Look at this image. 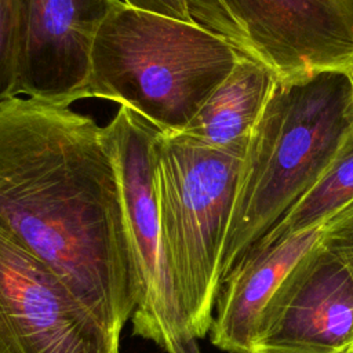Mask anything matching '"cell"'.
<instances>
[{"label": "cell", "instance_id": "6da1fadb", "mask_svg": "<svg viewBox=\"0 0 353 353\" xmlns=\"http://www.w3.org/2000/svg\"><path fill=\"white\" fill-rule=\"evenodd\" d=\"M0 225L120 338L135 290L106 125L30 97L1 103Z\"/></svg>", "mask_w": 353, "mask_h": 353}, {"label": "cell", "instance_id": "7a4b0ae2", "mask_svg": "<svg viewBox=\"0 0 353 353\" xmlns=\"http://www.w3.org/2000/svg\"><path fill=\"white\" fill-rule=\"evenodd\" d=\"M352 102L347 72L274 81L244 152L223 279L323 176L353 131Z\"/></svg>", "mask_w": 353, "mask_h": 353}, {"label": "cell", "instance_id": "3957f363", "mask_svg": "<svg viewBox=\"0 0 353 353\" xmlns=\"http://www.w3.org/2000/svg\"><path fill=\"white\" fill-rule=\"evenodd\" d=\"M239 55L196 23L121 1L95 36L84 98L117 102L160 132L181 134Z\"/></svg>", "mask_w": 353, "mask_h": 353}, {"label": "cell", "instance_id": "277c9868", "mask_svg": "<svg viewBox=\"0 0 353 353\" xmlns=\"http://www.w3.org/2000/svg\"><path fill=\"white\" fill-rule=\"evenodd\" d=\"M244 152L160 131L154 141L163 241L188 325L197 339L210 332L214 319Z\"/></svg>", "mask_w": 353, "mask_h": 353}, {"label": "cell", "instance_id": "5b68a950", "mask_svg": "<svg viewBox=\"0 0 353 353\" xmlns=\"http://www.w3.org/2000/svg\"><path fill=\"white\" fill-rule=\"evenodd\" d=\"M189 14L279 81L353 68V0H189Z\"/></svg>", "mask_w": 353, "mask_h": 353}, {"label": "cell", "instance_id": "8992f818", "mask_svg": "<svg viewBox=\"0 0 353 353\" xmlns=\"http://www.w3.org/2000/svg\"><path fill=\"white\" fill-rule=\"evenodd\" d=\"M106 128L120 174L134 274L132 332L164 353H201L188 325L163 241L153 170L159 130L125 106L119 108Z\"/></svg>", "mask_w": 353, "mask_h": 353}, {"label": "cell", "instance_id": "52a82bcc", "mask_svg": "<svg viewBox=\"0 0 353 353\" xmlns=\"http://www.w3.org/2000/svg\"><path fill=\"white\" fill-rule=\"evenodd\" d=\"M119 341L0 225V353H119Z\"/></svg>", "mask_w": 353, "mask_h": 353}, {"label": "cell", "instance_id": "ba28073f", "mask_svg": "<svg viewBox=\"0 0 353 353\" xmlns=\"http://www.w3.org/2000/svg\"><path fill=\"white\" fill-rule=\"evenodd\" d=\"M123 0H12L17 95L84 99L95 36Z\"/></svg>", "mask_w": 353, "mask_h": 353}, {"label": "cell", "instance_id": "9c48e42d", "mask_svg": "<svg viewBox=\"0 0 353 353\" xmlns=\"http://www.w3.org/2000/svg\"><path fill=\"white\" fill-rule=\"evenodd\" d=\"M352 347L353 276L319 240L268 302L250 353H349Z\"/></svg>", "mask_w": 353, "mask_h": 353}, {"label": "cell", "instance_id": "30bf717a", "mask_svg": "<svg viewBox=\"0 0 353 353\" xmlns=\"http://www.w3.org/2000/svg\"><path fill=\"white\" fill-rule=\"evenodd\" d=\"M323 225L274 243L254 245L225 276L210 328L211 343L228 353H250L259 319L295 265L317 245Z\"/></svg>", "mask_w": 353, "mask_h": 353}, {"label": "cell", "instance_id": "8fae6325", "mask_svg": "<svg viewBox=\"0 0 353 353\" xmlns=\"http://www.w3.org/2000/svg\"><path fill=\"white\" fill-rule=\"evenodd\" d=\"M276 79L261 63L239 55L182 137L216 149H245Z\"/></svg>", "mask_w": 353, "mask_h": 353}, {"label": "cell", "instance_id": "7c38bea8", "mask_svg": "<svg viewBox=\"0 0 353 353\" xmlns=\"http://www.w3.org/2000/svg\"><path fill=\"white\" fill-rule=\"evenodd\" d=\"M353 201V132L342 142L317 183L255 245H265L290 234L323 225ZM252 248V247H251Z\"/></svg>", "mask_w": 353, "mask_h": 353}, {"label": "cell", "instance_id": "4fadbf2b", "mask_svg": "<svg viewBox=\"0 0 353 353\" xmlns=\"http://www.w3.org/2000/svg\"><path fill=\"white\" fill-rule=\"evenodd\" d=\"M12 97H17L12 0H0V105Z\"/></svg>", "mask_w": 353, "mask_h": 353}, {"label": "cell", "instance_id": "5bb4252c", "mask_svg": "<svg viewBox=\"0 0 353 353\" xmlns=\"http://www.w3.org/2000/svg\"><path fill=\"white\" fill-rule=\"evenodd\" d=\"M320 244L335 254L353 276V201L323 223Z\"/></svg>", "mask_w": 353, "mask_h": 353}, {"label": "cell", "instance_id": "9a60e30c", "mask_svg": "<svg viewBox=\"0 0 353 353\" xmlns=\"http://www.w3.org/2000/svg\"><path fill=\"white\" fill-rule=\"evenodd\" d=\"M125 4L142 8L146 11L157 12L161 15L192 22L189 14V0H123Z\"/></svg>", "mask_w": 353, "mask_h": 353}, {"label": "cell", "instance_id": "2e32d148", "mask_svg": "<svg viewBox=\"0 0 353 353\" xmlns=\"http://www.w3.org/2000/svg\"><path fill=\"white\" fill-rule=\"evenodd\" d=\"M349 76H350V81H352V87H353V68H352V70L349 72ZM352 108H353V102H352ZM353 132V131H352Z\"/></svg>", "mask_w": 353, "mask_h": 353}, {"label": "cell", "instance_id": "e0dca14e", "mask_svg": "<svg viewBox=\"0 0 353 353\" xmlns=\"http://www.w3.org/2000/svg\"><path fill=\"white\" fill-rule=\"evenodd\" d=\"M349 353H353V347H352V349H350V352H349Z\"/></svg>", "mask_w": 353, "mask_h": 353}]
</instances>
